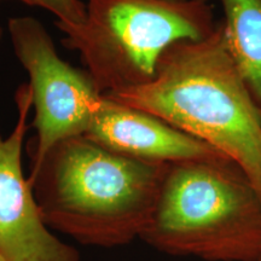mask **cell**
Segmentation results:
<instances>
[{
    "mask_svg": "<svg viewBox=\"0 0 261 261\" xmlns=\"http://www.w3.org/2000/svg\"><path fill=\"white\" fill-rule=\"evenodd\" d=\"M104 96L211 145L243 169L261 197V113L221 22L210 37L169 46L149 83Z\"/></svg>",
    "mask_w": 261,
    "mask_h": 261,
    "instance_id": "obj_1",
    "label": "cell"
},
{
    "mask_svg": "<svg viewBox=\"0 0 261 261\" xmlns=\"http://www.w3.org/2000/svg\"><path fill=\"white\" fill-rule=\"evenodd\" d=\"M166 166L116 154L83 135L52 146L28 180L48 227L81 243L116 247L144 231Z\"/></svg>",
    "mask_w": 261,
    "mask_h": 261,
    "instance_id": "obj_2",
    "label": "cell"
},
{
    "mask_svg": "<svg viewBox=\"0 0 261 261\" xmlns=\"http://www.w3.org/2000/svg\"><path fill=\"white\" fill-rule=\"evenodd\" d=\"M139 238L172 255L255 261L261 253V197L226 156L167 163Z\"/></svg>",
    "mask_w": 261,
    "mask_h": 261,
    "instance_id": "obj_3",
    "label": "cell"
},
{
    "mask_svg": "<svg viewBox=\"0 0 261 261\" xmlns=\"http://www.w3.org/2000/svg\"><path fill=\"white\" fill-rule=\"evenodd\" d=\"M83 23L57 25L100 93L149 83L162 54L217 28L208 0H89Z\"/></svg>",
    "mask_w": 261,
    "mask_h": 261,
    "instance_id": "obj_4",
    "label": "cell"
},
{
    "mask_svg": "<svg viewBox=\"0 0 261 261\" xmlns=\"http://www.w3.org/2000/svg\"><path fill=\"white\" fill-rule=\"evenodd\" d=\"M8 28L15 56L29 75L33 127L37 130L32 154L34 167L58 142L86 133L104 94L86 70L62 60L38 19L10 18Z\"/></svg>",
    "mask_w": 261,
    "mask_h": 261,
    "instance_id": "obj_5",
    "label": "cell"
},
{
    "mask_svg": "<svg viewBox=\"0 0 261 261\" xmlns=\"http://www.w3.org/2000/svg\"><path fill=\"white\" fill-rule=\"evenodd\" d=\"M17 122L0 136V254L6 261H80L79 253L48 230L22 171V149L33 107L29 85L15 96Z\"/></svg>",
    "mask_w": 261,
    "mask_h": 261,
    "instance_id": "obj_6",
    "label": "cell"
},
{
    "mask_svg": "<svg viewBox=\"0 0 261 261\" xmlns=\"http://www.w3.org/2000/svg\"><path fill=\"white\" fill-rule=\"evenodd\" d=\"M85 136L116 154L156 163L225 156L163 120L103 96Z\"/></svg>",
    "mask_w": 261,
    "mask_h": 261,
    "instance_id": "obj_7",
    "label": "cell"
},
{
    "mask_svg": "<svg viewBox=\"0 0 261 261\" xmlns=\"http://www.w3.org/2000/svg\"><path fill=\"white\" fill-rule=\"evenodd\" d=\"M218 2L228 51L261 113V0Z\"/></svg>",
    "mask_w": 261,
    "mask_h": 261,
    "instance_id": "obj_8",
    "label": "cell"
},
{
    "mask_svg": "<svg viewBox=\"0 0 261 261\" xmlns=\"http://www.w3.org/2000/svg\"><path fill=\"white\" fill-rule=\"evenodd\" d=\"M3 2V0H0ZM29 6L47 10L57 17L56 25H79L87 15V5L81 0H17Z\"/></svg>",
    "mask_w": 261,
    "mask_h": 261,
    "instance_id": "obj_9",
    "label": "cell"
},
{
    "mask_svg": "<svg viewBox=\"0 0 261 261\" xmlns=\"http://www.w3.org/2000/svg\"><path fill=\"white\" fill-rule=\"evenodd\" d=\"M0 261H6V259H5V257H4V256H3V255H2V254H0Z\"/></svg>",
    "mask_w": 261,
    "mask_h": 261,
    "instance_id": "obj_10",
    "label": "cell"
},
{
    "mask_svg": "<svg viewBox=\"0 0 261 261\" xmlns=\"http://www.w3.org/2000/svg\"><path fill=\"white\" fill-rule=\"evenodd\" d=\"M255 261H261V253H260V255H259V256H257V259H256Z\"/></svg>",
    "mask_w": 261,
    "mask_h": 261,
    "instance_id": "obj_11",
    "label": "cell"
},
{
    "mask_svg": "<svg viewBox=\"0 0 261 261\" xmlns=\"http://www.w3.org/2000/svg\"><path fill=\"white\" fill-rule=\"evenodd\" d=\"M2 34H3V31H2V28H0V38H2Z\"/></svg>",
    "mask_w": 261,
    "mask_h": 261,
    "instance_id": "obj_12",
    "label": "cell"
}]
</instances>
